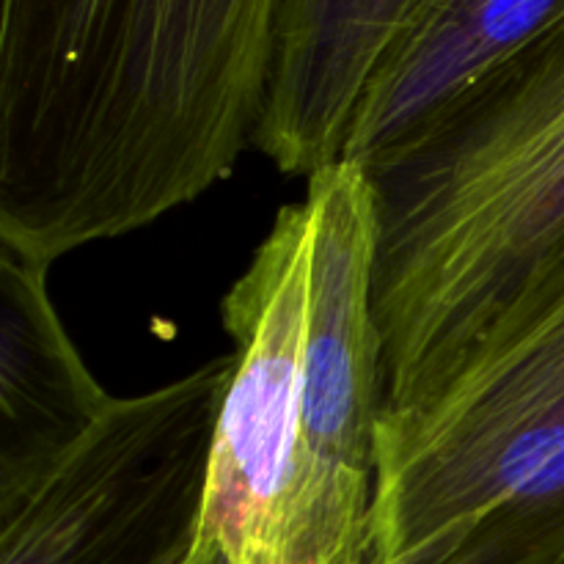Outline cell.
<instances>
[{
    "mask_svg": "<svg viewBox=\"0 0 564 564\" xmlns=\"http://www.w3.org/2000/svg\"><path fill=\"white\" fill-rule=\"evenodd\" d=\"M372 564H564V246L433 397L383 413Z\"/></svg>",
    "mask_w": 564,
    "mask_h": 564,
    "instance_id": "277c9868",
    "label": "cell"
},
{
    "mask_svg": "<svg viewBox=\"0 0 564 564\" xmlns=\"http://www.w3.org/2000/svg\"><path fill=\"white\" fill-rule=\"evenodd\" d=\"M182 564H229V562L224 560V554H220V551L215 549L209 540H204L202 534H198L196 545H193V551H191V556H187V560Z\"/></svg>",
    "mask_w": 564,
    "mask_h": 564,
    "instance_id": "9c48e42d",
    "label": "cell"
},
{
    "mask_svg": "<svg viewBox=\"0 0 564 564\" xmlns=\"http://www.w3.org/2000/svg\"><path fill=\"white\" fill-rule=\"evenodd\" d=\"M419 0H284L253 147L290 176L339 163L358 105Z\"/></svg>",
    "mask_w": 564,
    "mask_h": 564,
    "instance_id": "8992f818",
    "label": "cell"
},
{
    "mask_svg": "<svg viewBox=\"0 0 564 564\" xmlns=\"http://www.w3.org/2000/svg\"><path fill=\"white\" fill-rule=\"evenodd\" d=\"M372 185L306 180L220 303L231 372L198 534L229 564H372L386 411Z\"/></svg>",
    "mask_w": 564,
    "mask_h": 564,
    "instance_id": "7a4b0ae2",
    "label": "cell"
},
{
    "mask_svg": "<svg viewBox=\"0 0 564 564\" xmlns=\"http://www.w3.org/2000/svg\"><path fill=\"white\" fill-rule=\"evenodd\" d=\"M231 352L102 416L0 494V564H182L202 527Z\"/></svg>",
    "mask_w": 564,
    "mask_h": 564,
    "instance_id": "5b68a950",
    "label": "cell"
},
{
    "mask_svg": "<svg viewBox=\"0 0 564 564\" xmlns=\"http://www.w3.org/2000/svg\"><path fill=\"white\" fill-rule=\"evenodd\" d=\"M364 171L389 413L433 397L564 246V17Z\"/></svg>",
    "mask_w": 564,
    "mask_h": 564,
    "instance_id": "3957f363",
    "label": "cell"
},
{
    "mask_svg": "<svg viewBox=\"0 0 564 564\" xmlns=\"http://www.w3.org/2000/svg\"><path fill=\"white\" fill-rule=\"evenodd\" d=\"M50 264L0 246V494L22 488L108 408L53 295Z\"/></svg>",
    "mask_w": 564,
    "mask_h": 564,
    "instance_id": "52a82bcc",
    "label": "cell"
},
{
    "mask_svg": "<svg viewBox=\"0 0 564 564\" xmlns=\"http://www.w3.org/2000/svg\"><path fill=\"white\" fill-rule=\"evenodd\" d=\"M284 0H3L0 246L53 268L229 180Z\"/></svg>",
    "mask_w": 564,
    "mask_h": 564,
    "instance_id": "6da1fadb",
    "label": "cell"
},
{
    "mask_svg": "<svg viewBox=\"0 0 564 564\" xmlns=\"http://www.w3.org/2000/svg\"><path fill=\"white\" fill-rule=\"evenodd\" d=\"M562 17L564 0H419L358 105L341 160L372 163Z\"/></svg>",
    "mask_w": 564,
    "mask_h": 564,
    "instance_id": "ba28073f",
    "label": "cell"
}]
</instances>
